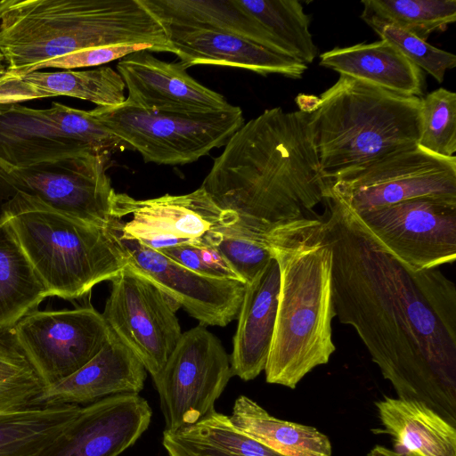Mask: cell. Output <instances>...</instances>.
<instances>
[{
	"mask_svg": "<svg viewBox=\"0 0 456 456\" xmlns=\"http://www.w3.org/2000/svg\"><path fill=\"white\" fill-rule=\"evenodd\" d=\"M325 204L336 316L355 330L399 398L421 401L455 426L456 335L429 305L412 271L336 198L328 196Z\"/></svg>",
	"mask_w": 456,
	"mask_h": 456,
	"instance_id": "1",
	"label": "cell"
},
{
	"mask_svg": "<svg viewBox=\"0 0 456 456\" xmlns=\"http://www.w3.org/2000/svg\"><path fill=\"white\" fill-rule=\"evenodd\" d=\"M201 187L237 222L224 233L265 243L277 225L313 217L325 202L309 114L265 110L230 138Z\"/></svg>",
	"mask_w": 456,
	"mask_h": 456,
	"instance_id": "2",
	"label": "cell"
},
{
	"mask_svg": "<svg viewBox=\"0 0 456 456\" xmlns=\"http://www.w3.org/2000/svg\"><path fill=\"white\" fill-rule=\"evenodd\" d=\"M280 269V292L266 382L294 389L336 350L331 322L332 252L324 221L305 217L277 225L265 238Z\"/></svg>",
	"mask_w": 456,
	"mask_h": 456,
	"instance_id": "3",
	"label": "cell"
},
{
	"mask_svg": "<svg viewBox=\"0 0 456 456\" xmlns=\"http://www.w3.org/2000/svg\"><path fill=\"white\" fill-rule=\"evenodd\" d=\"M116 45L170 53L165 27L140 0H18L0 24V51L13 75L69 53Z\"/></svg>",
	"mask_w": 456,
	"mask_h": 456,
	"instance_id": "4",
	"label": "cell"
},
{
	"mask_svg": "<svg viewBox=\"0 0 456 456\" xmlns=\"http://www.w3.org/2000/svg\"><path fill=\"white\" fill-rule=\"evenodd\" d=\"M420 98L339 75L308 113L323 177L330 182L417 144Z\"/></svg>",
	"mask_w": 456,
	"mask_h": 456,
	"instance_id": "5",
	"label": "cell"
},
{
	"mask_svg": "<svg viewBox=\"0 0 456 456\" xmlns=\"http://www.w3.org/2000/svg\"><path fill=\"white\" fill-rule=\"evenodd\" d=\"M2 215L51 297L80 298L126 265L115 231L73 218L35 196L18 192Z\"/></svg>",
	"mask_w": 456,
	"mask_h": 456,
	"instance_id": "6",
	"label": "cell"
},
{
	"mask_svg": "<svg viewBox=\"0 0 456 456\" xmlns=\"http://www.w3.org/2000/svg\"><path fill=\"white\" fill-rule=\"evenodd\" d=\"M94 116L144 162L185 165L225 146L245 123L238 106L230 110L182 114L126 105L96 107Z\"/></svg>",
	"mask_w": 456,
	"mask_h": 456,
	"instance_id": "7",
	"label": "cell"
},
{
	"mask_svg": "<svg viewBox=\"0 0 456 456\" xmlns=\"http://www.w3.org/2000/svg\"><path fill=\"white\" fill-rule=\"evenodd\" d=\"M109 159L84 152L29 167H13L0 159V203L18 192L86 224L117 231L114 191L106 174Z\"/></svg>",
	"mask_w": 456,
	"mask_h": 456,
	"instance_id": "8",
	"label": "cell"
},
{
	"mask_svg": "<svg viewBox=\"0 0 456 456\" xmlns=\"http://www.w3.org/2000/svg\"><path fill=\"white\" fill-rule=\"evenodd\" d=\"M329 193L354 214L419 197L456 199V157L415 144L338 176Z\"/></svg>",
	"mask_w": 456,
	"mask_h": 456,
	"instance_id": "9",
	"label": "cell"
},
{
	"mask_svg": "<svg viewBox=\"0 0 456 456\" xmlns=\"http://www.w3.org/2000/svg\"><path fill=\"white\" fill-rule=\"evenodd\" d=\"M232 372L220 339L198 326L183 332L159 373L152 378L165 430L195 424L215 410Z\"/></svg>",
	"mask_w": 456,
	"mask_h": 456,
	"instance_id": "10",
	"label": "cell"
},
{
	"mask_svg": "<svg viewBox=\"0 0 456 456\" xmlns=\"http://www.w3.org/2000/svg\"><path fill=\"white\" fill-rule=\"evenodd\" d=\"M353 214L411 271L437 268L456 259L454 198L419 197Z\"/></svg>",
	"mask_w": 456,
	"mask_h": 456,
	"instance_id": "11",
	"label": "cell"
},
{
	"mask_svg": "<svg viewBox=\"0 0 456 456\" xmlns=\"http://www.w3.org/2000/svg\"><path fill=\"white\" fill-rule=\"evenodd\" d=\"M114 216L121 221L115 231L120 238L156 251L183 244L209 245L213 234L237 222L235 214L220 208L201 186L187 194L148 200L117 192Z\"/></svg>",
	"mask_w": 456,
	"mask_h": 456,
	"instance_id": "12",
	"label": "cell"
},
{
	"mask_svg": "<svg viewBox=\"0 0 456 456\" xmlns=\"http://www.w3.org/2000/svg\"><path fill=\"white\" fill-rule=\"evenodd\" d=\"M111 281L102 314L110 330L152 378L164 367L183 332L174 299L126 265Z\"/></svg>",
	"mask_w": 456,
	"mask_h": 456,
	"instance_id": "13",
	"label": "cell"
},
{
	"mask_svg": "<svg viewBox=\"0 0 456 456\" xmlns=\"http://www.w3.org/2000/svg\"><path fill=\"white\" fill-rule=\"evenodd\" d=\"M12 330L44 387L85 365L111 336L102 314L92 305L37 309L24 316Z\"/></svg>",
	"mask_w": 456,
	"mask_h": 456,
	"instance_id": "14",
	"label": "cell"
},
{
	"mask_svg": "<svg viewBox=\"0 0 456 456\" xmlns=\"http://www.w3.org/2000/svg\"><path fill=\"white\" fill-rule=\"evenodd\" d=\"M118 238L126 265L174 299L200 324L224 327L238 316L246 283L197 273L135 240Z\"/></svg>",
	"mask_w": 456,
	"mask_h": 456,
	"instance_id": "15",
	"label": "cell"
},
{
	"mask_svg": "<svg viewBox=\"0 0 456 456\" xmlns=\"http://www.w3.org/2000/svg\"><path fill=\"white\" fill-rule=\"evenodd\" d=\"M151 415L139 394L101 399L81 407L41 456H119L148 428Z\"/></svg>",
	"mask_w": 456,
	"mask_h": 456,
	"instance_id": "16",
	"label": "cell"
},
{
	"mask_svg": "<svg viewBox=\"0 0 456 456\" xmlns=\"http://www.w3.org/2000/svg\"><path fill=\"white\" fill-rule=\"evenodd\" d=\"M117 70L127 96L125 103L142 110L182 114L211 113L233 105L187 72L180 62H167L143 50L121 59Z\"/></svg>",
	"mask_w": 456,
	"mask_h": 456,
	"instance_id": "17",
	"label": "cell"
},
{
	"mask_svg": "<svg viewBox=\"0 0 456 456\" xmlns=\"http://www.w3.org/2000/svg\"><path fill=\"white\" fill-rule=\"evenodd\" d=\"M146 375L140 360L111 332L107 343L89 362L44 387L36 405L90 404L112 395L139 394Z\"/></svg>",
	"mask_w": 456,
	"mask_h": 456,
	"instance_id": "18",
	"label": "cell"
},
{
	"mask_svg": "<svg viewBox=\"0 0 456 456\" xmlns=\"http://www.w3.org/2000/svg\"><path fill=\"white\" fill-rule=\"evenodd\" d=\"M165 29L170 53L178 57L184 69L196 65L233 67L295 79L307 69V65L296 59L236 35L208 29Z\"/></svg>",
	"mask_w": 456,
	"mask_h": 456,
	"instance_id": "19",
	"label": "cell"
},
{
	"mask_svg": "<svg viewBox=\"0 0 456 456\" xmlns=\"http://www.w3.org/2000/svg\"><path fill=\"white\" fill-rule=\"evenodd\" d=\"M280 269L273 258L246 285L230 362L233 376L248 381L265 370L274 331Z\"/></svg>",
	"mask_w": 456,
	"mask_h": 456,
	"instance_id": "20",
	"label": "cell"
},
{
	"mask_svg": "<svg viewBox=\"0 0 456 456\" xmlns=\"http://www.w3.org/2000/svg\"><path fill=\"white\" fill-rule=\"evenodd\" d=\"M123 78L112 68L61 71H32L0 78V104L69 96L94 102L97 107H115L126 101Z\"/></svg>",
	"mask_w": 456,
	"mask_h": 456,
	"instance_id": "21",
	"label": "cell"
},
{
	"mask_svg": "<svg viewBox=\"0 0 456 456\" xmlns=\"http://www.w3.org/2000/svg\"><path fill=\"white\" fill-rule=\"evenodd\" d=\"M165 28L208 29L245 37L293 59L294 53L239 0H140ZM297 60V59H296Z\"/></svg>",
	"mask_w": 456,
	"mask_h": 456,
	"instance_id": "22",
	"label": "cell"
},
{
	"mask_svg": "<svg viewBox=\"0 0 456 456\" xmlns=\"http://www.w3.org/2000/svg\"><path fill=\"white\" fill-rule=\"evenodd\" d=\"M320 65L399 94H422L421 69L386 40L335 47L321 54Z\"/></svg>",
	"mask_w": 456,
	"mask_h": 456,
	"instance_id": "23",
	"label": "cell"
},
{
	"mask_svg": "<svg viewBox=\"0 0 456 456\" xmlns=\"http://www.w3.org/2000/svg\"><path fill=\"white\" fill-rule=\"evenodd\" d=\"M376 407L400 456H456L455 426L425 403L386 396Z\"/></svg>",
	"mask_w": 456,
	"mask_h": 456,
	"instance_id": "24",
	"label": "cell"
},
{
	"mask_svg": "<svg viewBox=\"0 0 456 456\" xmlns=\"http://www.w3.org/2000/svg\"><path fill=\"white\" fill-rule=\"evenodd\" d=\"M84 152L91 151L64 137L43 109L0 104V159L6 163L23 167Z\"/></svg>",
	"mask_w": 456,
	"mask_h": 456,
	"instance_id": "25",
	"label": "cell"
},
{
	"mask_svg": "<svg viewBox=\"0 0 456 456\" xmlns=\"http://www.w3.org/2000/svg\"><path fill=\"white\" fill-rule=\"evenodd\" d=\"M51 297L9 222L0 218V330L12 329Z\"/></svg>",
	"mask_w": 456,
	"mask_h": 456,
	"instance_id": "26",
	"label": "cell"
},
{
	"mask_svg": "<svg viewBox=\"0 0 456 456\" xmlns=\"http://www.w3.org/2000/svg\"><path fill=\"white\" fill-rule=\"evenodd\" d=\"M229 417L240 431L283 456H332L325 434L311 426L275 418L246 395L235 400Z\"/></svg>",
	"mask_w": 456,
	"mask_h": 456,
	"instance_id": "27",
	"label": "cell"
},
{
	"mask_svg": "<svg viewBox=\"0 0 456 456\" xmlns=\"http://www.w3.org/2000/svg\"><path fill=\"white\" fill-rule=\"evenodd\" d=\"M168 456H283L237 428L230 417L216 410L177 430H164Z\"/></svg>",
	"mask_w": 456,
	"mask_h": 456,
	"instance_id": "28",
	"label": "cell"
},
{
	"mask_svg": "<svg viewBox=\"0 0 456 456\" xmlns=\"http://www.w3.org/2000/svg\"><path fill=\"white\" fill-rule=\"evenodd\" d=\"M77 404L37 405L0 415V456H41L77 415Z\"/></svg>",
	"mask_w": 456,
	"mask_h": 456,
	"instance_id": "29",
	"label": "cell"
},
{
	"mask_svg": "<svg viewBox=\"0 0 456 456\" xmlns=\"http://www.w3.org/2000/svg\"><path fill=\"white\" fill-rule=\"evenodd\" d=\"M362 19L396 26L422 40L456 20L455 0H365Z\"/></svg>",
	"mask_w": 456,
	"mask_h": 456,
	"instance_id": "30",
	"label": "cell"
},
{
	"mask_svg": "<svg viewBox=\"0 0 456 456\" xmlns=\"http://www.w3.org/2000/svg\"><path fill=\"white\" fill-rule=\"evenodd\" d=\"M240 4L265 26L294 53L295 58L312 63L317 47L309 30V17L297 0H239Z\"/></svg>",
	"mask_w": 456,
	"mask_h": 456,
	"instance_id": "31",
	"label": "cell"
},
{
	"mask_svg": "<svg viewBox=\"0 0 456 456\" xmlns=\"http://www.w3.org/2000/svg\"><path fill=\"white\" fill-rule=\"evenodd\" d=\"M48 122L64 137L72 140L91 152L110 159L118 150L128 148L105 126L91 110H82L60 102L43 109Z\"/></svg>",
	"mask_w": 456,
	"mask_h": 456,
	"instance_id": "32",
	"label": "cell"
},
{
	"mask_svg": "<svg viewBox=\"0 0 456 456\" xmlns=\"http://www.w3.org/2000/svg\"><path fill=\"white\" fill-rule=\"evenodd\" d=\"M418 145L444 157L456 152V94L438 88L420 98Z\"/></svg>",
	"mask_w": 456,
	"mask_h": 456,
	"instance_id": "33",
	"label": "cell"
},
{
	"mask_svg": "<svg viewBox=\"0 0 456 456\" xmlns=\"http://www.w3.org/2000/svg\"><path fill=\"white\" fill-rule=\"evenodd\" d=\"M364 21L380 37L397 48L411 63L442 83L447 69L456 66V56L439 49L396 26L375 20Z\"/></svg>",
	"mask_w": 456,
	"mask_h": 456,
	"instance_id": "34",
	"label": "cell"
},
{
	"mask_svg": "<svg viewBox=\"0 0 456 456\" xmlns=\"http://www.w3.org/2000/svg\"><path fill=\"white\" fill-rule=\"evenodd\" d=\"M212 246L217 248L239 279L246 284L273 258L265 244L222 232H216Z\"/></svg>",
	"mask_w": 456,
	"mask_h": 456,
	"instance_id": "35",
	"label": "cell"
},
{
	"mask_svg": "<svg viewBox=\"0 0 456 456\" xmlns=\"http://www.w3.org/2000/svg\"><path fill=\"white\" fill-rule=\"evenodd\" d=\"M422 295L444 327L456 335V289L438 268L412 271Z\"/></svg>",
	"mask_w": 456,
	"mask_h": 456,
	"instance_id": "36",
	"label": "cell"
},
{
	"mask_svg": "<svg viewBox=\"0 0 456 456\" xmlns=\"http://www.w3.org/2000/svg\"><path fill=\"white\" fill-rule=\"evenodd\" d=\"M143 50L156 52L155 48L149 45H116L92 47L43 61L32 67L29 72L38 71L46 68L74 69L99 66L118 59L121 60L133 53Z\"/></svg>",
	"mask_w": 456,
	"mask_h": 456,
	"instance_id": "37",
	"label": "cell"
},
{
	"mask_svg": "<svg viewBox=\"0 0 456 456\" xmlns=\"http://www.w3.org/2000/svg\"><path fill=\"white\" fill-rule=\"evenodd\" d=\"M166 256L197 273L212 277L202 262L195 244H183L159 250ZM214 278V277H213Z\"/></svg>",
	"mask_w": 456,
	"mask_h": 456,
	"instance_id": "38",
	"label": "cell"
},
{
	"mask_svg": "<svg viewBox=\"0 0 456 456\" xmlns=\"http://www.w3.org/2000/svg\"><path fill=\"white\" fill-rule=\"evenodd\" d=\"M368 456H400V455L397 454L394 450H390L382 445H376L370 451V452L368 453Z\"/></svg>",
	"mask_w": 456,
	"mask_h": 456,
	"instance_id": "39",
	"label": "cell"
},
{
	"mask_svg": "<svg viewBox=\"0 0 456 456\" xmlns=\"http://www.w3.org/2000/svg\"><path fill=\"white\" fill-rule=\"evenodd\" d=\"M18 0H0V20H2L4 12L10 9Z\"/></svg>",
	"mask_w": 456,
	"mask_h": 456,
	"instance_id": "40",
	"label": "cell"
},
{
	"mask_svg": "<svg viewBox=\"0 0 456 456\" xmlns=\"http://www.w3.org/2000/svg\"><path fill=\"white\" fill-rule=\"evenodd\" d=\"M8 71L7 63L2 52L0 51V78Z\"/></svg>",
	"mask_w": 456,
	"mask_h": 456,
	"instance_id": "41",
	"label": "cell"
},
{
	"mask_svg": "<svg viewBox=\"0 0 456 456\" xmlns=\"http://www.w3.org/2000/svg\"><path fill=\"white\" fill-rule=\"evenodd\" d=\"M3 413H4V412H0V415L3 414Z\"/></svg>",
	"mask_w": 456,
	"mask_h": 456,
	"instance_id": "42",
	"label": "cell"
}]
</instances>
